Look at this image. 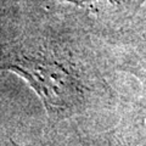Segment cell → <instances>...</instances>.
<instances>
[{
  "instance_id": "6da1fadb",
  "label": "cell",
  "mask_w": 146,
  "mask_h": 146,
  "mask_svg": "<svg viewBox=\"0 0 146 146\" xmlns=\"http://www.w3.org/2000/svg\"><path fill=\"white\" fill-rule=\"evenodd\" d=\"M90 11L107 22H121L133 17L146 0H66Z\"/></svg>"
}]
</instances>
